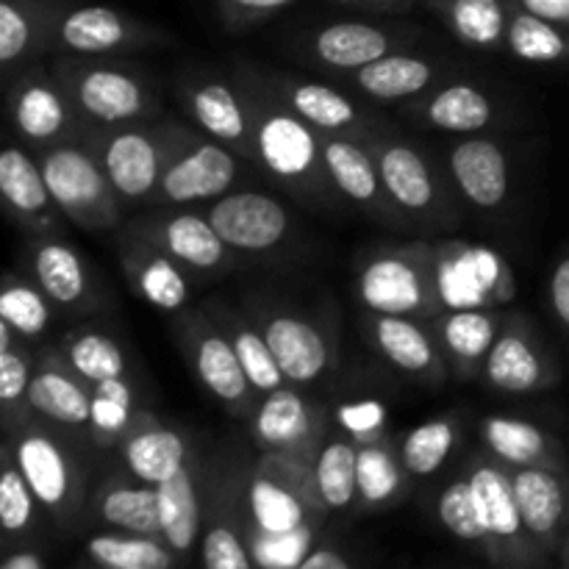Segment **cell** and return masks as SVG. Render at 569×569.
Listing matches in <instances>:
<instances>
[{
    "label": "cell",
    "mask_w": 569,
    "mask_h": 569,
    "mask_svg": "<svg viewBox=\"0 0 569 569\" xmlns=\"http://www.w3.org/2000/svg\"><path fill=\"white\" fill-rule=\"evenodd\" d=\"M6 106L14 133L33 153L67 139L89 137V126L72 106L67 89L56 72L42 64L26 67L6 81Z\"/></svg>",
    "instance_id": "14"
},
{
    "label": "cell",
    "mask_w": 569,
    "mask_h": 569,
    "mask_svg": "<svg viewBox=\"0 0 569 569\" xmlns=\"http://www.w3.org/2000/svg\"><path fill=\"white\" fill-rule=\"evenodd\" d=\"M548 298L550 309H553L556 320L561 322V328L569 333V253L559 259V264L553 267L548 281Z\"/></svg>",
    "instance_id": "55"
},
{
    "label": "cell",
    "mask_w": 569,
    "mask_h": 569,
    "mask_svg": "<svg viewBox=\"0 0 569 569\" xmlns=\"http://www.w3.org/2000/svg\"><path fill=\"white\" fill-rule=\"evenodd\" d=\"M503 50L515 56L517 61H526V64H569V28L531 14L515 3Z\"/></svg>",
    "instance_id": "46"
},
{
    "label": "cell",
    "mask_w": 569,
    "mask_h": 569,
    "mask_svg": "<svg viewBox=\"0 0 569 569\" xmlns=\"http://www.w3.org/2000/svg\"><path fill=\"white\" fill-rule=\"evenodd\" d=\"M176 337L183 359L206 392L231 417L250 420L259 406V392L250 383L228 333L211 320L206 309H187L176 317Z\"/></svg>",
    "instance_id": "12"
},
{
    "label": "cell",
    "mask_w": 569,
    "mask_h": 569,
    "mask_svg": "<svg viewBox=\"0 0 569 569\" xmlns=\"http://www.w3.org/2000/svg\"><path fill=\"white\" fill-rule=\"evenodd\" d=\"M481 381L500 395H539L561 381V367L531 320L511 315L489 350Z\"/></svg>",
    "instance_id": "19"
},
{
    "label": "cell",
    "mask_w": 569,
    "mask_h": 569,
    "mask_svg": "<svg viewBox=\"0 0 569 569\" xmlns=\"http://www.w3.org/2000/svg\"><path fill=\"white\" fill-rule=\"evenodd\" d=\"M50 70L89 128L156 120L161 114L156 81L128 61L56 56Z\"/></svg>",
    "instance_id": "5"
},
{
    "label": "cell",
    "mask_w": 569,
    "mask_h": 569,
    "mask_svg": "<svg viewBox=\"0 0 569 569\" xmlns=\"http://www.w3.org/2000/svg\"><path fill=\"white\" fill-rule=\"evenodd\" d=\"M33 415L64 431H89L92 417V387L61 359L59 350H37L31 392H28Z\"/></svg>",
    "instance_id": "32"
},
{
    "label": "cell",
    "mask_w": 569,
    "mask_h": 569,
    "mask_svg": "<svg viewBox=\"0 0 569 569\" xmlns=\"http://www.w3.org/2000/svg\"><path fill=\"white\" fill-rule=\"evenodd\" d=\"M83 556L100 569H170L178 556L161 537L128 531H100L83 542Z\"/></svg>",
    "instance_id": "44"
},
{
    "label": "cell",
    "mask_w": 569,
    "mask_h": 569,
    "mask_svg": "<svg viewBox=\"0 0 569 569\" xmlns=\"http://www.w3.org/2000/svg\"><path fill=\"white\" fill-rule=\"evenodd\" d=\"M194 450L198 442L183 428L167 426L153 411L139 409L131 431L120 442V465L139 481L159 487L192 459Z\"/></svg>",
    "instance_id": "34"
},
{
    "label": "cell",
    "mask_w": 569,
    "mask_h": 569,
    "mask_svg": "<svg viewBox=\"0 0 569 569\" xmlns=\"http://www.w3.org/2000/svg\"><path fill=\"white\" fill-rule=\"evenodd\" d=\"M383 187L395 209L415 228L450 231L459 226V192L448 172L437 170L431 156L411 139L395 131H381L370 142Z\"/></svg>",
    "instance_id": "6"
},
{
    "label": "cell",
    "mask_w": 569,
    "mask_h": 569,
    "mask_svg": "<svg viewBox=\"0 0 569 569\" xmlns=\"http://www.w3.org/2000/svg\"><path fill=\"white\" fill-rule=\"evenodd\" d=\"M33 367H37V350L28 348L26 339L0 350V420H3L6 439L20 433L37 417L28 403Z\"/></svg>",
    "instance_id": "49"
},
{
    "label": "cell",
    "mask_w": 569,
    "mask_h": 569,
    "mask_svg": "<svg viewBox=\"0 0 569 569\" xmlns=\"http://www.w3.org/2000/svg\"><path fill=\"white\" fill-rule=\"evenodd\" d=\"M53 309L56 306L28 272H6L0 289V320L9 322L26 342H37L48 333Z\"/></svg>",
    "instance_id": "51"
},
{
    "label": "cell",
    "mask_w": 569,
    "mask_h": 569,
    "mask_svg": "<svg viewBox=\"0 0 569 569\" xmlns=\"http://www.w3.org/2000/svg\"><path fill=\"white\" fill-rule=\"evenodd\" d=\"M244 159L203 131L181 126L170 150L153 206L211 203L233 189Z\"/></svg>",
    "instance_id": "13"
},
{
    "label": "cell",
    "mask_w": 569,
    "mask_h": 569,
    "mask_svg": "<svg viewBox=\"0 0 569 569\" xmlns=\"http://www.w3.org/2000/svg\"><path fill=\"white\" fill-rule=\"evenodd\" d=\"M353 567V559L345 553L339 545L326 542V539H317L315 548L303 556L298 569H350Z\"/></svg>",
    "instance_id": "56"
},
{
    "label": "cell",
    "mask_w": 569,
    "mask_h": 569,
    "mask_svg": "<svg viewBox=\"0 0 569 569\" xmlns=\"http://www.w3.org/2000/svg\"><path fill=\"white\" fill-rule=\"evenodd\" d=\"M42 511L37 495L28 487L20 465H17L11 445L0 448V528H3L6 545L33 542L37 537V515Z\"/></svg>",
    "instance_id": "48"
},
{
    "label": "cell",
    "mask_w": 569,
    "mask_h": 569,
    "mask_svg": "<svg viewBox=\"0 0 569 569\" xmlns=\"http://www.w3.org/2000/svg\"><path fill=\"white\" fill-rule=\"evenodd\" d=\"M267 83L276 89L278 98L309 122L315 131L331 133V137H350L370 142L381 131H387V122L378 120L367 106L350 98L333 83L311 81V78L289 76V72H264Z\"/></svg>",
    "instance_id": "21"
},
{
    "label": "cell",
    "mask_w": 569,
    "mask_h": 569,
    "mask_svg": "<svg viewBox=\"0 0 569 569\" xmlns=\"http://www.w3.org/2000/svg\"><path fill=\"white\" fill-rule=\"evenodd\" d=\"M411 44H415V31L409 28L367 20L326 22L298 39V50L306 56V61L342 72V76Z\"/></svg>",
    "instance_id": "23"
},
{
    "label": "cell",
    "mask_w": 569,
    "mask_h": 569,
    "mask_svg": "<svg viewBox=\"0 0 569 569\" xmlns=\"http://www.w3.org/2000/svg\"><path fill=\"white\" fill-rule=\"evenodd\" d=\"M89 517L103 531L161 537L159 487L139 481L122 467L120 472H111L98 483L89 500Z\"/></svg>",
    "instance_id": "37"
},
{
    "label": "cell",
    "mask_w": 569,
    "mask_h": 569,
    "mask_svg": "<svg viewBox=\"0 0 569 569\" xmlns=\"http://www.w3.org/2000/svg\"><path fill=\"white\" fill-rule=\"evenodd\" d=\"M117 259H120V270L128 287L142 303L172 317L189 309L194 276L183 270L153 239L126 226L117 237Z\"/></svg>",
    "instance_id": "24"
},
{
    "label": "cell",
    "mask_w": 569,
    "mask_h": 569,
    "mask_svg": "<svg viewBox=\"0 0 569 569\" xmlns=\"http://www.w3.org/2000/svg\"><path fill=\"white\" fill-rule=\"evenodd\" d=\"M356 300L365 311L433 320L442 306L437 276V244L415 242L381 244L356 264Z\"/></svg>",
    "instance_id": "4"
},
{
    "label": "cell",
    "mask_w": 569,
    "mask_h": 569,
    "mask_svg": "<svg viewBox=\"0 0 569 569\" xmlns=\"http://www.w3.org/2000/svg\"><path fill=\"white\" fill-rule=\"evenodd\" d=\"M322 159H326L328 176H331V183L342 194L345 203L361 209L370 220L381 222L387 228L415 231L409 220L389 200L370 144L361 142V139L322 133Z\"/></svg>",
    "instance_id": "26"
},
{
    "label": "cell",
    "mask_w": 569,
    "mask_h": 569,
    "mask_svg": "<svg viewBox=\"0 0 569 569\" xmlns=\"http://www.w3.org/2000/svg\"><path fill=\"white\" fill-rule=\"evenodd\" d=\"M437 517L448 533L467 545H476L483 553L487 548V531H483L481 515H478L476 498H472V487L467 472L448 483L437 498Z\"/></svg>",
    "instance_id": "52"
},
{
    "label": "cell",
    "mask_w": 569,
    "mask_h": 569,
    "mask_svg": "<svg viewBox=\"0 0 569 569\" xmlns=\"http://www.w3.org/2000/svg\"><path fill=\"white\" fill-rule=\"evenodd\" d=\"M248 422L259 453L283 456L311 467L326 442L333 415L311 395H306L303 387L283 383L276 392L259 398V406Z\"/></svg>",
    "instance_id": "16"
},
{
    "label": "cell",
    "mask_w": 569,
    "mask_h": 569,
    "mask_svg": "<svg viewBox=\"0 0 569 569\" xmlns=\"http://www.w3.org/2000/svg\"><path fill=\"white\" fill-rule=\"evenodd\" d=\"M61 353V359L89 383L109 381V378L131 376L128 370V356L122 345L117 342L111 333L100 331V328H72V331L61 333L59 342L53 345Z\"/></svg>",
    "instance_id": "45"
},
{
    "label": "cell",
    "mask_w": 569,
    "mask_h": 569,
    "mask_svg": "<svg viewBox=\"0 0 569 569\" xmlns=\"http://www.w3.org/2000/svg\"><path fill=\"white\" fill-rule=\"evenodd\" d=\"M253 467L237 456H209L200 561L209 569H253L248 483Z\"/></svg>",
    "instance_id": "10"
},
{
    "label": "cell",
    "mask_w": 569,
    "mask_h": 569,
    "mask_svg": "<svg viewBox=\"0 0 569 569\" xmlns=\"http://www.w3.org/2000/svg\"><path fill=\"white\" fill-rule=\"evenodd\" d=\"M365 333L372 350L411 381L442 387L450 378L448 361L439 348L431 320L365 311Z\"/></svg>",
    "instance_id": "25"
},
{
    "label": "cell",
    "mask_w": 569,
    "mask_h": 569,
    "mask_svg": "<svg viewBox=\"0 0 569 569\" xmlns=\"http://www.w3.org/2000/svg\"><path fill=\"white\" fill-rule=\"evenodd\" d=\"M128 228L153 239L194 278L220 276L237 264V253L222 242L206 211L192 206H156L153 211L128 222Z\"/></svg>",
    "instance_id": "18"
},
{
    "label": "cell",
    "mask_w": 569,
    "mask_h": 569,
    "mask_svg": "<svg viewBox=\"0 0 569 569\" xmlns=\"http://www.w3.org/2000/svg\"><path fill=\"white\" fill-rule=\"evenodd\" d=\"M211 315V320L228 333L233 350H237L239 361H242L244 372H248L250 383L259 392V398L281 389L287 381L281 365H278L276 353H272L270 342H267L264 331L259 328V322L250 317V311L239 309V306L226 303V300H211L209 306H203Z\"/></svg>",
    "instance_id": "40"
},
{
    "label": "cell",
    "mask_w": 569,
    "mask_h": 569,
    "mask_svg": "<svg viewBox=\"0 0 569 569\" xmlns=\"http://www.w3.org/2000/svg\"><path fill=\"white\" fill-rule=\"evenodd\" d=\"M415 3H417V0H415ZM422 3H428V0H422Z\"/></svg>",
    "instance_id": "61"
},
{
    "label": "cell",
    "mask_w": 569,
    "mask_h": 569,
    "mask_svg": "<svg viewBox=\"0 0 569 569\" xmlns=\"http://www.w3.org/2000/svg\"><path fill=\"white\" fill-rule=\"evenodd\" d=\"M139 415L137 387L131 376L109 378L92 387V417H89L87 439L100 450L120 448Z\"/></svg>",
    "instance_id": "47"
},
{
    "label": "cell",
    "mask_w": 569,
    "mask_h": 569,
    "mask_svg": "<svg viewBox=\"0 0 569 569\" xmlns=\"http://www.w3.org/2000/svg\"><path fill=\"white\" fill-rule=\"evenodd\" d=\"M470 478L472 498L487 531V556L498 567H542L550 556L531 539L517 509L511 472L492 453L472 456L465 467Z\"/></svg>",
    "instance_id": "11"
},
{
    "label": "cell",
    "mask_w": 569,
    "mask_h": 569,
    "mask_svg": "<svg viewBox=\"0 0 569 569\" xmlns=\"http://www.w3.org/2000/svg\"><path fill=\"white\" fill-rule=\"evenodd\" d=\"M517 509L533 542L556 559L569 528V470L509 467Z\"/></svg>",
    "instance_id": "29"
},
{
    "label": "cell",
    "mask_w": 569,
    "mask_h": 569,
    "mask_svg": "<svg viewBox=\"0 0 569 569\" xmlns=\"http://www.w3.org/2000/svg\"><path fill=\"white\" fill-rule=\"evenodd\" d=\"M6 442L11 445V453L44 515L61 531H76L78 522L89 517L92 495H89L87 461L76 442L64 437V428L33 417L20 433Z\"/></svg>",
    "instance_id": "3"
},
{
    "label": "cell",
    "mask_w": 569,
    "mask_h": 569,
    "mask_svg": "<svg viewBox=\"0 0 569 569\" xmlns=\"http://www.w3.org/2000/svg\"><path fill=\"white\" fill-rule=\"evenodd\" d=\"M333 422L356 442L387 437V411L378 400H348L333 411Z\"/></svg>",
    "instance_id": "53"
},
{
    "label": "cell",
    "mask_w": 569,
    "mask_h": 569,
    "mask_svg": "<svg viewBox=\"0 0 569 569\" xmlns=\"http://www.w3.org/2000/svg\"><path fill=\"white\" fill-rule=\"evenodd\" d=\"M178 92H181L183 109L198 131L237 150L248 164H253V126H250L248 103H244V94L237 81L209 76V72H194V76L183 78Z\"/></svg>",
    "instance_id": "27"
},
{
    "label": "cell",
    "mask_w": 569,
    "mask_h": 569,
    "mask_svg": "<svg viewBox=\"0 0 569 569\" xmlns=\"http://www.w3.org/2000/svg\"><path fill=\"white\" fill-rule=\"evenodd\" d=\"M315 489L328 511H348L359 500V442L331 422L328 437L311 465Z\"/></svg>",
    "instance_id": "42"
},
{
    "label": "cell",
    "mask_w": 569,
    "mask_h": 569,
    "mask_svg": "<svg viewBox=\"0 0 569 569\" xmlns=\"http://www.w3.org/2000/svg\"><path fill=\"white\" fill-rule=\"evenodd\" d=\"M244 309L264 331L289 383L311 389L337 370L339 345L331 322L306 315L272 295H250Z\"/></svg>",
    "instance_id": "9"
},
{
    "label": "cell",
    "mask_w": 569,
    "mask_h": 569,
    "mask_svg": "<svg viewBox=\"0 0 569 569\" xmlns=\"http://www.w3.org/2000/svg\"><path fill=\"white\" fill-rule=\"evenodd\" d=\"M206 217L237 256H267L292 239L295 220L276 194L259 189H231L211 200Z\"/></svg>",
    "instance_id": "20"
},
{
    "label": "cell",
    "mask_w": 569,
    "mask_h": 569,
    "mask_svg": "<svg viewBox=\"0 0 569 569\" xmlns=\"http://www.w3.org/2000/svg\"><path fill=\"white\" fill-rule=\"evenodd\" d=\"M295 3L298 0H214V9L222 26L237 33L272 20Z\"/></svg>",
    "instance_id": "54"
},
{
    "label": "cell",
    "mask_w": 569,
    "mask_h": 569,
    "mask_svg": "<svg viewBox=\"0 0 569 569\" xmlns=\"http://www.w3.org/2000/svg\"><path fill=\"white\" fill-rule=\"evenodd\" d=\"M556 561H559V565L565 567V569H569V528H567L565 539H561V545H559V553H556Z\"/></svg>",
    "instance_id": "60"
},
{
    "label": "cell",
    "mask_w": 569,
    "mask_h": 569,
    "mask_svg": "<svg viewBox=\"0 0 569 569\" xmlns=\"http://www.w3.org/2000/svg\"><path fill=\"white\" fill-rule=\"evenodd\" d=\"M448 176L465 203L500 211L511 192V167L503 144L489 137H465L448 150Z\"/></svg>",
    "instance_id": "31"
},
{
    "label": "cell",
    "mask_w": 569,
    "mask_h": 569,
    "mask_svg": "<svg viewBox=\"0 0 569 569\" xmlns=\"http://www.w3.org/2000/svg\"><path fill=\"white\" fill-rule=\"evenodd\" d=\"M409 114L437 131L472 137L498 122L500 103L478 83L448 81L437 83L417 100H409Z\"/></svg>",
    "instance_id": "36"
},
{
    "label": "cell",
    "mask_w": 569,
    "mask_h": 569,
    "mask_svg": "<svg viewBox=\"0 0 569 569\" xmlns=\"http://www.w3.org/2000/svg\"><path fill=\"white\" fill-rule=\"evenodd\" d=\"M206 472H209V453H200L198 445L192 459L159 483L161 537L181 561L194 553L203 537Z\"/></svg>",
    "instance_id": "33"
},
{
    "label": "cell",
    "mask_w": 569,
    "mask_h": 569,
    "mask_svg": "<svg viewBox=\"0 0 569 569\" xmlns=\"http://www.w3.org/2000/svg\"><path fill=\"white\" fill-rule=\"evenodd\" d=\"M439 20L461 44L476 50H503L511 0H428Z\"/></svg>",
    "instance_id": "43"
},
{
    "label": "cell",
    "mask_w": 569,
    "mask_h": 569,
    "mask_svg": "<svg viewBox=\"0 0 569 569\" xmlns=\"http://www.w3.org/2000/svg\"><path fill=\"white\" fill-rule=\"evenodd\" d=\"M178 128V122L164 117L89 128V144L126 206L153 203Z\"/></svg>",
    "instance_id": "8"
},
{
    "label": "cell",
    "mask_w": 569,
    "mask_h": 569,
    "mask_svg": "<svg viewBox=\"0 0 569 569\" xmlns=\"http://www.w3.org/2000/svg\"><path fill=\"white\" fill-rule=\"evenodd\" d=\"M233 81L244 94L253 126V167L311 209H339L342 194L331 183L322 159V133L300 120L267 83L264 72L237 64Z\"/></svg>",
    "instance_id": "1"
},
{
    "label": "cell",
    "mask_w": 569,
    "mask_h": 569,
    "mask_svg": "<svg viewBox=\"0 0 569 569\" xmlns=\"http://www.w3.org/2000/svg\"><path fill=\"white\" fill-rule=\"evenodd\" d=\"M411 472L400 459L392 437L359 442V506L361 511H387L409 495Z\"/></svg>",
    "instance_id": "41"
},
{
    "label": "cell",
    "mask_w": 569,
    "mask_h": 569,
    "mask_svg": "<svg viewBox=\"0 0 569 569\" xmlns=\"http://www.w3.org/2000/svg\"><path fill=\"white\" fill-rule=\"evenodd\" d=\"M442 72L445 67L428 56L395 50L359 70L345 72V81L367 100H376V103H398L400 100L403 103V100H417L420 94L431 92Z\"/></svg>",
    "instance_id": "38"
},
{
    "label": "cell",
    "mask_w": 569,
    "mask_h": 569,
    "mask_svg": "<svg viewBox=\"0 0 569 569\" xmlns=\"http://www.w3.org/2000/svg\"><path fill=\"white\" fill-rule=\"evenodd\" d=\"M433 244L445 309H500L515 300V272L503 256L461 239Z\"/></svg>",
    "instance_id": "17"
},
{
    "label": "cell",
    "mask_w": 569,
    "mask_h": 569,
    "mask_svg": "<svg viewBox=\"0 0 569 569\" xmlns=\"http://www.w3.org/2000/svg\"><path fill=\"white\" fill-rule=\"evenodd\" d=\"M170 42V33L131 11L103 3H70L59 17L53 56L78 59H120L137 50Z\"/></svg>",
    "instance_id": "15"
},
{
    "label": "cell",
    "mask_w": 569,
    "mask_h": 569,
    "mask_svg": "<svg viewBox=\"0 0 569 569\" xmlns=\"http://www.w3.org/2000/svg\"><path fill=\"white\" fill-rule=\"evenodd\" d=\"M22 256H26V272L39 283L56 309L89 315L103 306V283L94 276L92 264L61 233L28 237Z\"/></svg>",
    "instance_id": "22"
},
{
    "label": "cell",
    "mask_w": 569,
    "mask_h": 569,
    "mask_svg": "<svg viewBox=\"0 0 569 569\" xmlns=\"http://www.w3.org/2000/svg\"><path fill=\"white\" fill-rule=\"evenodd\" d=\"M481 445L487 453L503 461L506 467H550V470H569L567 450L550 431L539 422L517 420V417L492 415L483 417Z\"/></svg>",
    "instance_id": "39"
},
{
    "label": "cell",
    "mask_w": 569,
    "mask_h": 569,
    "mask_svg": "<svg viewBox=\"0 0 569 569\" xmlns=\"http://www.w3.org/2000/svg\"><path fill=\"white\" fill-rule=\"evenodd\" d=\"M6 553L0 559V569H44L48 556L37 542H14L6 545Z\"/></svg>",
    "instance_id": "57"
},
{
    "label": "cell",
    "mask_w": 569,
    "mask_h": 569,
    "mask_svg": "<svg viewBox=\"0 0 569 569\" xmlns=\"http://www.w3.org/2000/svg\"><path fill=\"white\" fill-rule=\"evenodd\" d=\"M503 320L498 309H442L433 317L431 328L450 376L459 381H481V370Z\"/></svg>",
    "instance_id": "35"
},
{
    "label": "cell",
    "mask_w": 569,
    "mask_h": 569,
    "mask_svg": "<svg viewBox=\"0 0 569 569\" xmlns=\"http://www.w3.org/2000/svg\"><path fill=\"white\" fill-rule=\"evenodd\" d=\"M459 433L461 420L453 411L420 422L417 428L406 431L403 439H398V450L411 478H428L442 470L445 461L453 453L456 442H459Z\"/></svg>",
    "instance_id": "50"
},
{
    "label": "cell",
    "mask_w": 569,
    "mask_h": 569,
    "mask_svg": "<svg viewBox=\"0 0 569 569\" xmlns=\"http://www.w3.org/2000/svg\"><path fill=\"white\" fill-rule=\"evenodd\" d=\"M33 156L67 222L94 233L120 226L126 200L109 181L89 139H67Z\"/></svg>",
    "instance_id": "7"
},
{
    "label": "cell",
    "mask_w": 569,
    "mask_h": 569,
    "mask_svg": "<svg viewBox=\"0 0 569 569\" xmlns=\"http://www.w3.org/2000/svg\"><path fill=\"white\" fill-rule=\"evenodd\" d=\"M0 200L6 214L28 237L61 233L64 214L50 194L39 159L26 144H6L0 153Z\"/></svg>",
    "instance_id": "28"
},
{
    "label": "cell",
    "mask_w": 569,
    "mask_h": 569,
    "mask_svg": "<svg viewBox=\"0 0 569 569\" xmlns=\"http://www.w3.org/2000/svg\"><path fill=\"white\" fill-rule=\"evenodd\" d=\"M331 3H342V6H356V9H367V11H403L409 9L415 0H331Z\"/></svg>",
    "instance_id": "59"
},
{
    "label": "cell",
    "mask_w": 569,
    "mask_h": 569,
    "mask_svg": "<svg viewBox=\"0 0 569 569\" xmlns=\"http://www.w3.org/2000/svg\"><path fill=\"white\" fill-rule=\"evenodd\" d=\"M248 511L256 567H300L331 515L317 495L309 465L267 453L250 470Z\"/></svg>",
    "instance_id": "2"
},
{
    "label": "cell",
    "mask_w": 569,
    "mask_h": 569,
    "mask_svg": "<svg viewBox=\"0 0 569 569\" xmlns=\"http://www.w3.org/2000/svg\"><path fill=\"white\" fill-rule=\"evenodd\" d=\"M515 3L520 9L531 11V14H539L545 20H553L569 28V0H515Z\"/></svg>",
    "instance_id": "58"
},
{
    "label": "cell",
    "mask_w": 569,
    "mask_h": 569,
    "mask_svg": "<svg viewBox=\"0 0 569 569\" xmlns=\"http://www.w3.org/2000/svg\"><path fill=\"white\" fill-rule=\"evenodd\" d=\"M70 3L76 0H0V70L6 81L53 56L56 26Z\"/></svg>",
    "instance_id": "30"
}]
</instances>
